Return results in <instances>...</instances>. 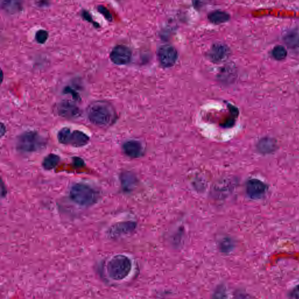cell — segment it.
Returning <instances> with one entry per match:
<instances>
[{
  "mask_svg": "<svg viewBox=\"0 0 299 299\" xmlns=\"http://www.w3.org/2000/svg\"><path fill=\"white\" fill-rule=\"evenodd\" d=\"M132 53L130 48L124 45H117L113 48L110 54V60L114 64L126 65L131 62Z\"/></svg>",
  "mask_w": 299,
  "mask_h": 299,
  "instance_id": "obj_7",
  "label": "cell"
},
{
  "mask_svg": "<svg viewBox=\"0 0 299 299\" xmlns=\"http://www.w3.org/2000/svg\"><path fill=\"white\" fill-rule=\"evenodd\" d=\"M208 20L210 23L219 25L227 23L230 19V15L220 10H216L208 15Z\"/></svg>",
  "mask_w": 299,
  "mask_h": 299,
  "instance_id": "obj_12",
  "label": "cell"
},
{
  "mask_svg": "<svg viewBox=\"0 0 299 299\" xmlns=\"http://www.w3.org/2000/svg\"><path fill=\"white\" fill-rule=\"evenodd\" d=\"M178 54L174 47L169 45L161 46L157 51V58L161 66L170 68L175 64Z\"/></svg>",
  "mask_w": 299,
  "mask_h": 299,
  "instance_id": "obj_6",
  "label": "cell"
},
{
  "mask_svg": "<svg viewBox=\"0 0 299 299\" xmlns=\"http://www.w3.org/2000/svg\"><path fill=\"white\" fill-rule=\"evenodd\" d=\"M57 111L61 116L65 117H76L80 115V109L67 102L59 105Z\"/></svg>",
  "mask_w": 299,
  "mask_h": 299,
  "instance_id": "obj_11",
  "label": "cell"
},
{
  "mask_svg": "<svg viewBox=\"0 0 299 299\" xmlns=\"http://www.w3.org/2000/svg\"><path fill=\"white\" fill-rule=\"evenodd\" d=\"M123 150L125 154L129 157L137 158L141 156L143 152V147L139 142L131 140L124 143Z\"/></svg>",
  "mask_w": 299,
  "mask_h": 299,
  "instance_id": "obj_10",
  "label": "cell"
},
{
  "mask_svg": "<svg viewBox=\"0 0 299 299\" xmlns=\"http://www.w3.org/2000/svg\"><path fill=\"white\" fill-rule=\"evenodd\" d=\"M290 297L293 298H299V285L294 288L290 291Z\"/></svg>",
  "mask_w": 299,
  "mask_h": 299,
  "instance_id": "obj_19",
  "label": "cell"
},
{
  "mask_svg": "<svg viewBox=\"0 0 299 299\" xmlns=\"http://www.w3.org/2000/svg\"><path fill=\"white\" fill-rule=\"evenodd\" d=\"M267 190V185L257 179L249 180L246 185L247 194L253 199H258L263 197Z\"/></svg>",
  "mask_w": 299,
  "mask_h": 299,
  "instance_id": "obj_8",
  "label": "cell"
},
{
  "mask_svg": "<svg viewBox=\"0 0 299 299\" xmlns=\"http://www.w3.org/2000/svg\"><path fill=\"white\" fill-rule=\"evenodd\" d=\"M70 197L75 204L81 206L93 205L97 201L96 191L86 184L79 183L74 185L70 191Z\"/></svg>",
  "mask_w": 299,
  "mask_h": 299,
  "instance_id": "obj_3",
  "label": "cell"
},
{
  "mask_svg": "<svg viewBox=\"0 0 299 299\" xmlns=\"http://www.w3.org/2000/svg\"><path fill=\"white\" fill-rule=\"evenodd\" d=\"M58 142L64 145H70L75 147H83L89 142L90 138L84 133L72 131L68 128H64L57 134Z\"/></svg>",
  "mask_w": 299,
  "mask_h": 299,
  "instance_id": "obj_5",
  "label": "cell"
},
{
  "mask_svg": "<svg viewBox=\"0 0 299 299\" xmlns=\"http://www.w3.org/2000/svg\"><path fill=\"white\" fill-rule=\"evenodd\" d=\"M273 57L277 61H282L287 56V51L282 46L278 45L274 47L272 51Z\"/></svg>",
  "mask_w": 299,
  "mask_h": 299,
  "instance_id": "obj_16",
  "label": "cell"
},
{
  "mask_svg": "<svg viewBox=\"0 0 299 299\" xmlns=\"http://www.w3.org/2000/svg\"><path fill=\"white\" fill-rule=\"evenodd\" d=\"M98 11L99 13L102 14L103 16L106 18V19L109 21H112V15L110 14V12L107 10L105 7L99 6L98 7Z\"/></svg>",
  "mask_w": 299,
  "mask_h": 299,
  "instance_id": "obj_18",
  "label": "cell"
},
{
  "mask_svg": "<svg viewBox=\"0 0 299 299\" xmlns=\"http://www.w3.org/2000/svg\"><path fill=\"white\" fill-rule=\"evenodd\" d=\"M48 38H49V34L43 29L39 30L35 35L36 42L40 44L45 43L47 41Z\"/></svg>",
  "mask_w": 299,
  "mask_h": 299,
  "instance_id": "obj_17",
  "label": "cell"
},
{
  "mask_svg": "<svg viewBox=\"0 0 299 299\" xmlns=\"http://www.w3.org/2000/svg\"><path fill=\"white\" fill-rule=\"evenodd\" d=\"M60 161V157L53 154H49L43 160L42 165L47 170L54 168Z\"/></svg>",
  "mask_w": 299,
  "mask_h": 299,
  "instance_id": "obj_15",
  "label": "cell"
},
{
  "mask_svg": "<svg viewBox=\"0 0 299 299\" xmlns=\"http://www.w3.org/2000/svg\"><path fill=\"white\" fill-rule=\"evenodd\" d=\"M46 142L41 136L34 132H25L18 139L17 148L26 153H32L42 149Z\"/></svg>",
  "mask_w": 299,
  "mask_h": 299,
  "instance_id": "obj_4",
  "label": "cell"
},
{
  "mask_svg": "<svg viewBox=\"0 0 299 299\" xmlns=\"http://www.w3.org/2000/svg\"><path fill=\"white\" fill-rule=\"evenodd\" d=\"M88 119L92 124L100 127H108L116 119V113L109 102L98 101L92 102L87 109Z\"/></svg>",
  "mask_w": 299,
  "mask_h": 299,
  "instance_id": "obj_1",
  "label": "cell"
},
{
  "mask_svg": "<svg viewBox=\"0 0 299 299\" xmlns=\"http://www.w3.org/2000/svg\"><path fill=\"white\" fill-rule=\"evenodd\" d=\"M4 9L8 12H18L22 9L21 0H3Z\"/></svg>",
  "mask_w": 299,
  "mask_h": 299,
  "instance_id": "obj_13",
  "label": "cell"
},
{
  "mask_svg": "<svg viewBox=\"0 0 299 299\" xmlns=\"http://www.w3.org/2000/svg\"><path fill=\"white\" fill-rule=\"evenodd\" d=\"M230 50L228 47L221 43L213 45L209 51V56L213 62H221L226 59Z\"/></svg>",
  "mask_w": 299,
  "mask_h": 299,
  "instance_id": "obj_9",
  "label": "cell"
},
{
  "mask_svg": "<svg viewBox=\"0 0 299 299\" xmlns=\"http://www.w3.org/2000/svg\"><path fill=\"white\" fill-rule=\"evenodd\" d=\"M106 268L110 278L115 280H123L130 274L131 261L124 255H117L108 261Z\"/></svg>",
  "mask_w": 299,
  "mask_h": 299,
  "instance_id": "obj_2",
  "label": "cell"
},
{
  "mask_svg": "<svg viewBox=\"0 0 299 299\" xmlns=\"http://www.w3.org/2000/svg\"><path fill=\"white\" fill-rule=\"evenodd\" d=\"M135 224L132 223H125L117 224L115 226L112 227L110 230V234L111 235H120L121 233H125L131 231L134 228Z\"/></svg>",
  "mask_w": 299,
  "mask_h": 299,
  "instance_id": "obj_14",
  "label": "cell"
}]
</instances>
